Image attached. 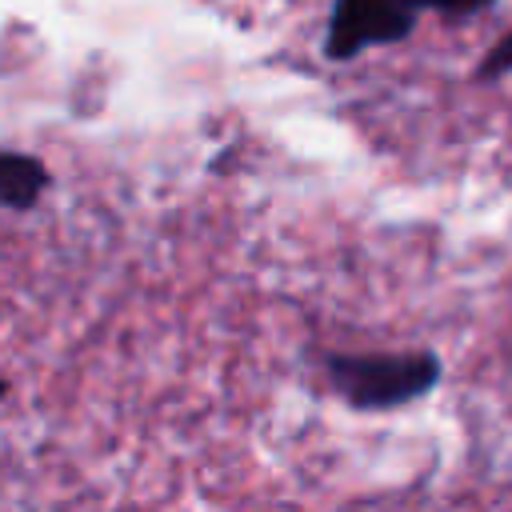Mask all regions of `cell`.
I'll use <instances>...</instances> for the list:
<instances>
[{
  "mask_svg": "<svg viewBox=\"0 0 512 512\" xmlns=\"http://www.w3.org/2000/svg\"><path fill=\"white\" fill-rule=\"evenodd\" d=\"M324 364L332 388L360 412L400 408L432 392V384L440 380V360L432 352H332Z\"/></svg>",
  "mask_w": 512,
  "mask_h": 512,
  "instance_id": "1",
  "label": "cell"
},
{
  "mask_svg": "<svg viewBox=\"0 0 512 512\" xmlns=\"http://www.w3.org/2000/svg\"><path fill=\"white\" fill-rule=\"evenodd\" d=\"M416 0H336L324 52L328 60H352L372 44H396L416 28Z\"/></svg>",
  "mask_w": 512,
  "mask_h": 512,
  "instance_id": "2",
  "label": "cell"
},
{
  "mask_svg": "<svg viewBox=\"0 0 512 512\" xmlns=\"http://www.w3.org/2000/svg\"><path fill=\"white\" fill-rule=\"evenodd\" d=\"M48 184H52V172L44 168V160H36L32 152L0 148V204L4 208L24 212V208L40 204Z\"/></svg>",
  "mask_w": 512,
  "mask_h": 512,
  "instance_id": "3",
  "label": "cell"
},
{
  "mask_svg": "<svg viewBox=\"0 0 512 512\" xmlns=\"http://www.w3.org/2000/svg\"><path fill=\"white\" fill-rule=\"evenodd\" d=\"M504 72H512V32L500 36V40L492 44V52L476 64V80H496V76H504Z\"/></svg>",
  "mask_w": 512,
  "mask_h": 512,
  "instance_id": "4",
  "label": "cell"
},
{
  "mask_svg": "<svg viewBox=\"0 0 512 512\" xmlns=\"http://www.w3.org/2000/svg\"><path fill=\"white\" fill-rule=\"evenodd\" d=\"M496 0H416V8H436V12H448V16H472L480 8H492Z\"/></svg>",
  "mask_w": 512,
  "mask_h": 512,
  "instance_id": "5",
  "label": "cell"
},
{
  "mask_svg": "<svg viewBox=\"0 0 512 512\" xmlns=\"http://www.w3.org/2000/svg\"><path fill=\"white\" fill-rule=\"evenodd\" d=\"M4 392H8V380H0V396H4Z\"/></svg>",
  "mask_w": 512,
  "mask_h": 512,
  "instance_id": "6",
  "label": "cell"
}]
</instances>
